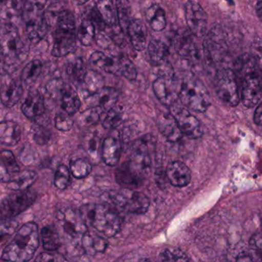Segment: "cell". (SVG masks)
Wrapping results in <instances>:
<instances>
[{
  "instance_id": "94428289",
  "label": "cell",
  "mask_w": 262,
  "mask_h": 262,
  "mask_svg": "<svg viewBox=\"0 0 262 262\" xmlns=\"http://www.w3.org/2000/svg\"><path fill=\"white\" fill-rule=\"evenodd\" d=\"M138 262H151L149 259H146V258H143V259L140 260Z\"/></svg>"
},
{
  "instance_id": "d4e9b609",
  "label": "cell",
  "mask_w": 262,
  "mask_h": 262,
  "mask_svg": "<svg viewBox=\"0 0 262 262\" xmlns=\"http://www.w3.org/2000/svg\"><path fill=\"white\" fill-rule=\"evenodd\" d=\"M128 35L134 49L137 51L144 50L147 41V29L141 19H132L128 26Z\"/></svg>"
},
{
  "instance_id": "e0dca14e",
  "label": "cell",
  "mask_w": 262,
  "mask_h": 262,
  "mask_svg": "<svg viewBox=\"0 0 262 262\" xmlns=\"http://www.w3.org/2000/svg\"><path fill=\"white\" fill-rule=\"evenodd\" d=\"M118 92L114 88L103 87L88 96L86 103L90 107H96L102 113L107 112L116 104Z\"/></svg>"
},
{
  "instance_id": "c3c4849f",
  "label": "cell",
  "mask_w": 262,
  "mask_h": 262,
  "mask_svg": "<svg viewBox=\"0 0 262 262\" xmlns=\"http://www.w3.org/2000/svg\"><path fill=\"white\" fill-rule=\"evenodd\" d=\"M0 160H2L3 164L5 165L9 172L15 174L20 172L19 166H18V163L15 160V156L10 150L4 149V150L2 151Z\"/></svg>"
},
{
  "instance_id": "7a4b0ae2",
  "label": "cell",
  "mask_w": 262,
  "mask_h": 262,
  "mask_svg": "<svg viewBox=\"0 0 262 262\" xmlns=\"http://www.w3.org/2000/svg\"><path fill=\"white\" fill-rule=\"evenodd\" d=\"M39 246L38 226L29 222L22 226L13 239L5 248L2 258L8 262H28Z\"/></svg>"
},
{
  "instance_id": "f546056e",
  "label": "cell",
  "mask_w": 262,
  "mask_h": 262,
  "mask_svg": "<svg viewBox=\"0 0 262 262\" xmlns=\"http://www.w3.org/2000/svg\"><path fill=\"white\" fill-rule=\"evenodd\" d=\"M43 248L49 252H56L61 248L62 237L55 226H45L41 230Z\"/></svg>"
},
{
  "instance_id": "7dc6e473",
  "label": "cell",
  "mask_w": 262,
  "mask_h": 262,
  "mask_svg": "<svg viewBox=\"0 0 262 262\" xmlns=\"http://www.w3.org/2000/svg\"><path fill=\"white\" fill-rule=\"evenodd\" d=\"M18 223L12 220H0V243L10 238L15 232Z\"/></svg>"
},
{
  "instance_id": "7c38bea8",
  "label": "cell",
  "mask_w": 262,
  "mask_h": 262,
  "mask_svg": "<svg viewBox=\"0 0 262 262\" xmlns=\"http://www.w3.org/2000/svg\"><path fill=\"white\" fill-rule=\"evenodd\" d=\"M186 20L189 30L194 36L201 38L204 36L208 29V15L201 5L193 1L186 3Z\"/></svg>"
},
{
  "instance_id": "d6a6232c",
  "label": "cell",
  "mask_w": 262,
  "mask_h": 262,
  "mask_svg": "<svg viewBox=\"0 0 262 262\" xmlns=\"http://www.w3.org/2000/svg\"><path fill=\"white\" fill-rule=\"evenodd\" d=\"M63 112L69 115H75L81 107V100L78 93L69 85L60 99Z\"/></svg>"
},
{
  "instance_id": "4dcf8cb0",
  "label": "cell",
  "mask_w": 262,
  "mask_h": 262,
  "mask_svg": "<svg viewBox=\"0 0 262 262\" xmlns=\"http://www.w3.org/2000/svg\"><path fill=\"white\" fill-rule=\"evenodd\" d=\"M96 11L106 26H116V9L113 0H95Z\"/></svg>"
},
{
  "instance_id": "f5cc1de1",
  "label": "cell",
  "mask_w": 262,
  "mask_h": 262,
  "mask_svg": "<svg viewBox=\"0 0 262 262\" xmlns=\"http://www.w3.org/2000/svg\"><path fill=\"white\" fill-rule=\"evenodd\" d=\"M261 232H257L252 235L249 241V246L252 249H255L258 252L261 250Z\"/></svg>"
},
{
  "instance_id": "db71d44e",
  "label": "cell",
  "mask_w": 262,
  "mask_h": 262,
  "mask_svg": "<svg viewBox=\"0 0 262 262\" xmlns=\"http://www.w3.org/2000/svg\"><path fill=\"white\" fill-rule=\"evenodd\" d=\"M11 175L2 160H0V182L8 183L11 180Z\"/></svg>"
},
{
  "instance_id": "ab89813d",
  "label": "cell",
  "mask_w": 262,
  "mask_h": 262,
  "mask_svg": "<svg viewBox=\"0 0 262 262\" xmlns=\"http://www.w3.org/2000/svg\"><path fill=\"white\" fill-rule=\"evenodd\" d=\"M69 171L77 179L86 178L92 171V165L86 159L78 158L72 160L69 164Z\"/></svg>"
},
{
  "instance_id": "d590c367",
  "label": "cell",
  "mask_w": 262,
  "mask_h": 262,
  "mask_svg": "<svg viewBox=\"0 0 262 262\" xmlns=\"http://www.w3.org/2000/svg\"><path fill=\"white\" fill-rule=\"evenodd\" d=\"M148 52L151 61L158 66L164 64L169 55L168 46L163 41L158 39H153L150 41Z\"/></svg>"
},
{
  "instance_id": "3957f363",
  "label": "cell",
  "mask_w": 262,
  "mask_h": 262,
  "mask_svg": "<svg viewBox=\"0 0 262 262\" xmlns=\"http://www.w3.org/2000/svg\"><path fill=\"white\" fill-rule=\"evenodd\" d=\"M86 225L105 236L114 237L121 230L122 220L115 209L102 204H86L79 210Z\"/></svg>"
},
{
  "instance_id": "60d3db41",
  "label": "cell",
  "mask_w": 262,
  "mask_h": 262,
  "mask_svg": "<svg viewBox=\"0 0 262 262\" xmlns=\"http://www.w3.org/2000/svg\"><path fill=\"white\" fill-rule=\"evenodd\" d=\"M69 85L61 78H54L46 84V93L52 99L60 101Z\"/></svg>"
},
{
  "instance_id": "11a10c76",
  "label": "cell",
  "mask_w": 262,
  "mask_h": 262,
  "mask_svg": "<svg viewBox=\"0 0 262 262\" xmlns=\"http://www.w3.org/2000/svg\"><path fill=\"white\" fill-rule=\"evenodd\" d=\"M87 151L91 155H95L97 152V148H98V139L97 137H92L90 140L88 141Z\"/></svg>"
},
{
  "instance_id": "b9f144b4",
  "label": "cell",
  "mask_w": 262,
  "mask_h": 262,
  "mask_svg": "<svg viewBox=\"0 0 262 262\" xmlns=\"http://www.w3.org/2000/svg\"><path fill=\"white\" fill-rule=\"evenodd\" d=\"M123 118V112L121 107L114 106L112 108L108 111L107 115L103 122V127L109 130L116 128L121 124Z\"/></svg>"
},
{
  "instance_id": "4fadbf2b",
  "label": "cell",
  "mask_w": 262,
  "mask_h": 262,
  "mask_svg": "<svg viewBox=\"0 0 262 262\" xmlns=\"http://www.w3.org/2000/svg\"><path fill=\"white\" fill-rule=\"evenodd\" d=\"M170 111L182 134L191 139L198 138L203 135L201 124L187 109L173 105L170 107Z\"/></svg>"
},
{
  "instance_id": "1f68e13d",
  "label": "cell",
  "mask_w": 262,
  "mask_h": 262,
  "mask_svg": "<svg viewBox=\"0 0 262 262\" xmlns=\"http://www.w3.org/2000/svg\"><path fill=\"white\" fill-rule=\"evenodd\" d=\"M146 18L152 30L161 32L166 27V12L158 5H152L146 12Z\"/></svg>"
},
{
  "instance_id": "7402d4cb",
  "label": "cell",
  "mask_w": 262,
  "mask_h": 262,
  "mask_svg": "<svg viewBox=\"0 0 262 262\" xmlns=\"http://www.w3.org/2000/svg\"><path fill=\"white\" fill-rule=\"evenodd\" d=\"M129 162L145 176L148 173L150 169L152 160L146 142L138 140L134 143Z\"/></svg>"
},
{
  "instance_id": "680465c9",
  "label": "cell",
  "mask_w": 262,
  "mask_h": 262,
  "mask_svg": "<svg viewBox=\"0 0 262 262\" xmlns=\"http://www.w3.org/2000/svg\"><path fill=\"white\" fill-rule=\"evenodd\" d=\"M256 12L257 14H258V17L261 18V2L259 1L257 4L256 6Z\"/></svg>"
},
{
  "instance_id": "be15d7a7",
  "label": "cell",
  "mask_w": 262,
  "mask_h": 262,
  "mask_svg": "<svg viewBox=\"0 0 262 262\" xmlns=\"http://www.w3.org/2000/svg\"><path fill=\"white\" fill-rule=\"evenodd\" d=\"M58 1H59V0H58Z\"/></svg>"
},
{
  "instance_id": "836d02e7",
  "label": "cell",
  "mask_w": 262,
  "mask_h": 262,
  "mask_svg": "<svg viewBox=\"0 0 262 262\" xmlns=\"http://www.w3.org/2000/svg\"><path fill=\"white\" fill-rule=\"evenodd\" d=\"M43 69V64L39 60H33L25 66L21 72L20 81L23 86L32 88L39 76Z\"/></svg>"
},
{
  "instance_id": "f1b7e54d",
  "label": "cell",
  "mask_w": 262,
  "mask_h": 262,
  "mask_svg": "<svg viewBox=\"0 0 262 262\" xmlns=\"http://www.w3.org/2000/svg\"><path fill=\"white\" fill-rule=\"evenodd\" d=\"M38 175L35 171L26 169L15 173V178L11 179L8 183V188L13 191L27 190L36 181Z\"/></svg>"
},
{
  "instance_id": "ee69618b",
  "label": "cell",
  "mask_w": 262,
  "mask_h": 262,
  "mask_svg": "<svg viewBox=\"0 0 262 262\" xmlns=\"http://www.w3.org/2000/svg\"><path fill=\"white\" fill-rule=\"evenodd\" d=\"M70 171L68 166L62 164L58 166L54 177V184L58 189L63 190L70 185Z\"/></svg>"
},
{
  "instance_id": "f907efd6",
  "label": "cell",
  "mask_w": 262,
  "mask_h": 262,
  "mask_svg": "<svg viewBox=\"0 0 262 262\" xmlns=\"http://www.w3.org/2000/svg\"><path fill=\"white\" fill-rule=\"evenodd\" d=\"M34 262H66V259L58 252L47 251L38 255Z\"/></svg>"
},
{
  "instance_id": "30bf717a",
  "label": "cell",
  "mask_w": 262,
  "mask_h": 262,
  "mask_svg": "<svg viewBox=\"0 0 262 262\" xmlns=\"http://www.w3.org/2000/svg\"><path fill=\"white\" fill-rule=\"evenodd\" d=\"M58 230L63 232L66 238L72 241H81L83 235L87 232V225L85 223L79 211L67 208L62 209L56 215Z\"/></svg>"
},
{
  "instance_id": "f6af8a7d",
  "label": "cell",
  "mask_w": 262,
  "mask_h": 262,
  "mask_svg": "<svg viewBox=\"0 0 262 262\" xmlns=\"http://www.w3.org/2000/svg\"><path fill=\"white\" fill-rule=\"evenodd\" d=\"M120 73L130 81L136 79L137 69L134 63L125 55H120Z\"/></svg>"
},
{
  "instance_id": "681fc988",
  "label": "cell",
  "mask_w": 262,
  "mask_h": 262,
  "mask_svg": "<svg viewBox=\"0 0 262 262\" xmlns=\"http://www.w3.org/2000/svg\"><path fill=\"white\" fill-rule=\"evenodd\" d=\"M74 121L71 115L68 114L59 113L55 116V126L57 130L66 132V131L70 130L73 126Z\"/></svg>"
},
{
  "instance_id": "9f6ffc18",
  "label": "cell",
  "mask_w": 262,
  "mask_h": 262,
  "mask_svg": "<svg viewBox=\"0 0 262 262\" xmlns=\"http://www.w3.org/2000/svg\"><path fill=\"white\" fill-rule=\"evenodd\" d=\"M261 104H258V107L255 111V115H254V121L257 125H261V113H262Z\"/></svg>"
},
{
  "instance_id": "6f0895ef",
  "label": "cell",
  "mask_w": 262,
  "mask_h": 262,
  "mask_svg": "<svg viewBox=\"0 0 262 262\" xmlns=\"http://www.w3.org/2000/svg\"><path fill=\"white\" fill-rule=\"evenodd\" d=\"M235 262H255L253 258L247 254H241L237 258Z\"/></svg>"
},
{
  "instance_id": "9a60e30c",
  "label": "cell",
  "mask_w": 262,
  "mask_h": 262,
  "mask_svg": "<svg viewBox=\"0 0 262 262\" xmlns=\"http://www.w3.org/2000/svg\"><path fill=\"white\" fill-rule=\"evenodd\" d=\"M153 91L156 98L166 106L175 105L178 99V92L176 82L171 76H160L153 83Z\"/></svg>"
},
{
  "instance_id": "ac0fdd59",
  "label": "cell",
  "mask_w": 262,
  "mask_h": 262,
  "mask_svg": "<svg viewBox=\"0 0 262 262\" xmlns=\"http://www.w3.org/2000/svg\"><path fill=\"white\" fill-rule=\"evenodd\" d=\"M122 154V142L119 134L115 130L103 140L102 157L108 166H115L119 162Z\"/></svg>"
},
{
  "instance_id": "d6986e66",
  "label": "cell",
  "mask_w": 262,
  "mask_h": 262,
  "mask_svg": "<svg viewBox=\"0 0 262 262\" xmlns=\"http://www.w3.org/2000/svg\"><path fill=\"white\" fill-rule=\"evenodd\" d=\"M89 63L92 67L104 71L112 75L121 76L120 73V55H107L103 52L96 51L91 55Z\"/></svg>"
},
{
  "instance_id": "6125c7cd",
  "label": "cell",
  "mask_w": 262,
  "mask_h": 262,
  "mask_svg": "<svg viewBox=\"0 0 262 262\" xmlns=\"http://www.w3.org/2000/svg\"><path fill=\"white\" fill-rule=\"evenodd\" d=\"M0 262H8L7 261H6V260L5 259H3V258H0Z\"/></svg>"
},
{
  "instance_id": "cb8c5ba5",
  "label": "cell",
  "mask_w": 262,
  "mask_h": 262,
  "mask_svg": "<svg viewBox=\"0 0 262 262\" xmlns=\"http://www.w3.org/2000/svg\"><path fill=\"white\" fill-rule=\"evenodd\" d=\"M158 128L161 134L170 142H177L182 138V132L171 113H162L157 119Z\"/></svg>"
},
{
  "instance_id": "8fae6325",
  "label": "cell",
  "mask_w": 262,
  "mask_h": 262,
  "mask_svg": "<svg viewBox=\"0 0 262 262\" xmlns=\"http://www.w3.org/2000/svg\"><path fill=\"white\" fill-rule=\"evenodd\" d=\"M227 49L224 32L221 26H214L203 41V51L205 58L207 61L214 62L219 61Z\"/></svg>"
},
{
  "instance_id": "816d5d0a",
  "label": "cell",
  "mask_w": 262,
  "mask_h": 262,
  "mask_svg": "<svg viewBox=\"0 0 262 262\" xmlns=\"http://www.w3.org/2000/svg\"><path fill=\"white\" fill-rule=\"evenodd\" d=\"M50 138V132L43 127H38L34 132L33 140L37 144H46Z\"/></svg>"
},
{
  "instance_id": "5b68a950",
  "label": "cell",
  "mask_w": 262,
  "mask_h": 262,
  "mask_svg": "<svg viewBox=\"0 0 262 262\" xmlns=\"http://www.w3.org/2000/svg\"><path fill=\"white\" fill-rule=\"evenodd\" d=\"M47 0H25L22 7V17L26 23V34L30 41L37 43L47 33L49 26L45 18Z\"/></svg>"
},
{
  "instance_id": "52a82bcc",
  "label": "cell",
  "mask_w": 262,
  "mask_h": 262,
  "mask_svg": "<svg viewBox=\"0 0 262 262\" xmlns=\"http://www.w3.org/2000/svg\"><path fill=\"white\" fill-rule=\"evenodd\" d=\"M108 197L115 206L130 213H146L150 206L149 198L145 194L130 189L112 191Z\"/></svg>"
},
{
  "instance_id": "f35d334b",
  "label": "cell",
  "mask_w": 262,
  "mask_h": 262,
  "mask_svg": "<svg viewBox=\"0 0 262 262\" xmlns=\"http://www.w3.org/2000/svg\"><path fill=\"white\" fill-rule=\"evenodd\" d=\"M87 72L86 64L82 58H75L68 64L67 75L74 83L82 84Z\"/></svg>"
},
{
  "instance_id": "8992f818",
  "label": "cell",
  "mask_w": 262,
  "mask_h": 262,
  "mask_svg": "<svg viewBox=\"0 0 262 262\" xmlns=\"http://www.w3.org/2000/svg\"><path fill=\"white\" fill-rule=\"evenodd\" d=\"M178 99L191 110L205 112L211 104L209 91L201 80L194 75L183 79L178 92Z\"/></svg>"
},
{
  "instance_id": "44dd1931",
  "label": "cell",
  "mask_w": 262,
  "mask_h": 262,
  "mask_svg": "<svg viewBox=\"0 0 262 262\" xmlns=\"http://www.w3.org/2000/svg\"><path fill=\"white\" fill-rule=\"evenodd\" d=\"M166 177L171 184L176 187H184L190 183V169L181 161H172L166 168Z\"/></svg>"
},
{
  "instance_id": "7bdbcfd3",
  "label": "cell",
  "mask_w": 262,
  "mask_h": 262,
  "mask_svg": "<svg viewBox=\"0 0 262 262\" xmlns=\"http://www.w3.org/2000/svg\"><path fill=\"white\" fill-rule=\"evenodd\" d=\"M162 262H189L187 255L178 248H167L160 253Z\"/></svg>"
},
{
  "instance_id": "603a6c76",
  "label": "cell",
  "mask_w": 262,
  "mask_h": 262,
  "mask_svg": "<svg viewBox=\"0 0 262 262\" xmlns=\"http://www.w3.org/2000/svg\"><path fill=\"white\" fill-rule=\"evenodd\" d=\"M175 49L180 56L194 58L197 55V49L194 41L193 35L186 29H179L175 36Z\"/></svg>"
},
{
  "instance_id": "6da1fadb",
  "label": "cell",
  "mask_w": 262,
  "mask_h": 262,
  "mask_svg": "<svg viewBox=\"0 0 262 262\" xmlns=\"http://www.w3.org/2000/svg\"><path fill=\"white\" fill-rule=\"evenodd\" d=\"M28 49L15 26L6 25L0 35V74L13 73L26 61Z\"/></svg>"
},
{
  "instance_id": "ba28073f",
  "label": "cell",
  "mask_w": 262,
  "mask_h": 262,
  "mask_svg": "<svg viewBox=\"0 0 262 262\" xmlns=\"http://www.w3.org/2000/svg\"><path fill=\"white\" fill-rule=\"evenodd\" d=\"M4 198L0 204V220H12L29 209L37 198L34 191H15Z\"/></svg>"
},
{
  "instance_id": "91938a15",
  "label": "cell",
  "mask_w": 262,
  "mask_h": 262,
  "mask_svg": "<svg viewBox=\"0 0 262 262\" xmlns=\"http://www.w3.org/2000/svg\"><path fill=\"white\" fill-rule=\"evenodd\" d=\"M77 5H83L87 3L89 0H73Z\"/></svg>"
},
{
  "instance_id": "bcb514c9",
  "label": "cell",
  "mask_w": 262,
  "mask_h": 262,
  "mask_svg": "<svg viewBox=\"0 0 262 262\" xmlns=\"http://www.w3.org/2000/svg\"><path fill=\"white\" fill-rule=\"evenodd\" d=\"M102 112L96 107H89L80 114L78 124L81 126H90L99 121Z\"/></svg>"
},
{
  "instance_id": "484cf974",
  "label": "cell",
  "mask_w": 262,
  "mask_h": 262,
  "mask_svg": "<svg viewBox=\"0 0 262 262\" xmlns=\"http://www.w3.org/2000/svg\"><path fill=\"white\" fill-rule=\"evenodd\" d=\"M82 248L84 252L89 255H95L103 253L107 249L109 243L106 238L100 236L93 232H87L81 238Z\"/></svg>"
},
{
  "instance_id": "ffe728a7",
  "label": "cell",
  "mask_w": 262,
  "mask_h": 262,
  "mask_svg": "<svg viewBox=\"0 0 262 262\" xmlns=\"http://www.w3.org/2000/svg\"><path fill=\"white\" fill-rule=\"evenodd\" d=\"M45 110L43 95L38 91H30L22 105L23 115L29 119H38L44 115Z\"/></svg>"
},
{
  "instance_id": "9c48e42d",
  "label": "cell",
  "mask_w": 262,
  "mask_h": 262,
  "mask_svg": "<svg viewBox=\"0 0 262 262\" xmlns=\"http://www.w3.org/2000/svg\"><path fill=\"white\" fill-rule=\"evenodd\" d=\"M215 87L217 96L225 105H238L240 98L236 75L233 71L229 69L218 71L215 75Z\"/></svg>"
},
{
  "instance_id": "277c9868",
  "label": "cell",
  "mask_w": 262,
  "mask_h": 262,
  "mask_svg": "<svg viewBox=\"0 0 262 262\" xmlns=\"http://www.w3.org/2000/svg\"><path fill=\"white\" fill-rule=\"evenodd\" d=\"M56 29L54 35L52 55L54 57L66 56L72 53L76 46L75 20L73 14L62 10L56 19Z\"/></svg>"
},
{
  "instance_id": "e575fe53",
  "label": "cell",
  "mask_w": 262,
  "mask_h": 262,
  "mask_svg": "<svg viewBox=\"0 0 262 262\" xmlns=\"http://www.w3.org/2000/svg\"><path fill=\"white\" fill-rule=\"evenodd\" d=\"M235 69L241 77L252 72H260L258 58L251 54H244L235 61Z\"/></svg>"
},
{
  "instance_id": "5bb4252c",
  "label": "cell",
  "mask_w": 262,
  "mask_h": 262,
  "mask_svg": "<svg viewBox=\"0 0 262 262\" xmlns=\"http://www.w3.org/2000/svg\"><path fill=\"white\" fill-rule=\"evenodd\" d=\"M241 99L247 107H253L261 98V82L260 72H252L241 77Z\"/></svg>"
},
{
  "instance_id": "74e56055",
  "label": "cell",
  "mask_w": 262,
  "mask_h": 262,
  "mask_svg": "<svg viewBox=\"0 0 262 262\" xmlns=\"http://www.w3.org/2000/svg\"><path fill=\"white\" fill-rule=\"evenodd\" d=\"M95 37V27L89 18L82 20L77 32V38L82 45L90 46L93 43Z\"/></svg>"
},
{
  "instance_id": "4316f807",
  "label": "cell",
  "mask_w": 262,
  "mask_h": 262,
  "mask_svg": "<svg viewBox=\"0 0 262 262\" xmlns=\"http://www.w3.org/2000/svg\"><path fill=\"white\" fill-rule=\"evenodd\" d=\"M146 176L143 175L129 161L120 166L116 172V180L120 184L127 186H138Z\"/></svg>"
},
{
  "instance_id": "8d00e7d4",
  "label": "cell",
  "mask_w": 262,
  "mask_h": 262,
  "mask_svg": "<svg viewBox=\"0 0 262 262\" xmlns=\"http://www.w3.org/2000/svg\"><path fill=\"white\" fill-rule=\"evenodd\" d=\"M117 21L123 32L127 31L132 21V7L129 0H115Z\"/></svg>"
},
{
  "instance_id": "2e32d148",
  "label": "cell",
  "mask_w": 262,
  "mask_h": 262,
  "mask_svg": "<svg viewBox=\"0 0 262 262\" xmlns=\"http://www.w3.org/2000/svg\"><path fill=\"white\" fill-rule=\"evenodd\" d=\"M23 94V86L20 80L14 79L9 75L3 76L0 86V101L5 107L15 106L22 98Z\"/></svg>"
},
{
  "instance_id": "83f0119b",
  "label": "cell",
  "mask_w": 262,
  "mask_h": 262,
  "mask_svg": "<svg viewBox=\"0 0 262 262\" xmlns=\"http://www.w3.org/2000/svg\"><path fill=\"white\" fill-rule=\"evenodd\" d=\"M22 130L19 124L13 121L0 122V143L7 146H13L19 142Z\"/></svg>"
}]
</instances>
